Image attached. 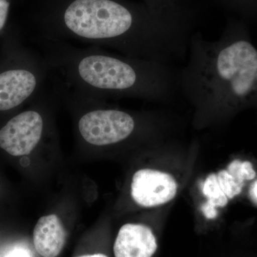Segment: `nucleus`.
Masks as SVG:
<instances>
[{
  "label": "nucleus",
  "mask_w": 257,
  "mask_h": 257,
  "mask_svg": "<svg viewBox=\"0 0 257 257\" xmlns=\"http://www.w3.org/2000/svg\"><path fill=\"white\" fill-rule=\"evenodd\" d=\"M60 16L44 25L37 41L82 42L167 65L188 52L191 36L184 27L139 20L114 0H73Z\"/></svg>",
  "instance_id": "f257e3e1"
},
{
  "label": "nucleus",
  "mask_w": 257,
  "mask_h": 257,
  "mask_svg": "<svg viewBox=\"0 0 257 257\" xmlns=\"http://www.w3.org/2000/svg\"><path fill=\"white\" fill-rule=\"evenodd\" d=\"M52 73L69 89L87 95L167 101L179 90L171 65L113 53L103 47L37 41Z\"/></svg>",
  "instance_id": "f03ea898"
},
{
  "label": "nucleus",
  "mask_w": 257,
  "mask_h": 257,
  "mask_svg": "<svg viewBox=\"0 0 257 257\" xmlns=\"http://www.w3.org/2000/svg\"><path fill=\"white\" fill-rule=\"evenodd\" d=\"M188 61L178 72L179 90L200 114L234 110L257 93V50L246 39L225 35L209 41L190 37Z\"/></svg>",
  "instance_id": "7ed1b4c3"
},
{
  "label": "nucleus",
  "mask_w": 257,
  "mask_h": 257,
  "mask_svg": "<svg viewBox=\"0 0 257 257\" xmlns=\"http://www.w3.org/2000/svg\"><path fill=\"white\" fill-rule=\"evenodd\" d=\"M52 71L41 52H27L19 65L0 72V111L35 99L47 87Z\"/></svg>",
  "instance_id": "20e7f679"
},
{
  "label": "nucleus",
  "mask_w": 257,
  "mask_h": 257,
  "mask_svg": "<svg viewBox=\"0 0 257 257\" xmlns=\"http://www.w3.org/2000/svg\"><path fill=\"white\" fill-rule=\"evenodd\" d=\"M57 99L51 77L48 85L35 98L34 107L13 116L0 128V148L12 156L30 155L43 138L47 107Z\"/></svg>",
  "instance_id": "39448f33"
},
{
  "label": "nucleus",
  "mask_w": 257,
  "mask_h": 257,
  "mask_svg": "<svg viewBox=\"0 0 257 257\" xmlns=\"http://www.w3.org/2000/svg\"><path fill=\"white\" fill-rule=\"evenodd\" d=\"M177 192V184L170 174L151 169L135 172L131 184L134 201L143 207H155L170 202Z\"/></svg>",
  "instance_id": "423d86ee"
},
{
  "label": "nucleus",
  "mask_w": 257,
  "mask_h": 257,
  "mask_svg": "<svg viewBox=\"0 0 257 257\" xmlns=\"http://www.w3.org/2000/svg\"><path fill=\"white\" fill-rule=\"evenodd\" d=\"M158 244L152 230L146 225L121 226L114 244L115 257H152Z\"/></svg>",
  "instance_id": "0eeeda50"
},
{
  "label": "nucleus",
  "mask_w": 257,
  "mask_h": 257,
  "mask_svg": "<svg viewBox=\"0 0 257 257\" xmlns=\"http://www.w3.org/2000/svg\"><path fill=\"white\" fill-rule=\"evenodd\" d=\"M67 233L58 216H42L33 231L35 249L43 257H57L63 249Z\"/></svg>",
  "instance_id": "6e6552de"
},
{
  "label": "nucleus",
  "mask_w": 257,
  "mask_h": 257,
  "mask_svg": "<svg viewBox=\"0 0 257 257\" xmlns=\"http://www.w3.org/2000/svg\"><path fill=\"white\" fill-rule=\"evenodd\" d=\"M203 193L208 199L207 204L214 207H224L228 204V197L223 192L215 174L207 177L203 186Z\"/></svg>",
  "instance_id": "1a4fd4ad"
},
{
  "label": "nucleus",
  "mask_w": 257,
  "mask_h": 257,
  "mask_svg": "<svg viewBox=\"0 0 257 257\" xmlns=\"http://www.w3.org/2000/svg\"><path fill=\"white\" fill-rule=\"evenodd\" d=\"M218 182L228 199L239 195L242 191L244 182L230 173L229 171L221 170L216 175Z\"/></svg>",
  "instance_id": "9d476101"
},
{
  "label": "nucleus",
  "mask_w": 257,
  "mask_h": 257,
  "mask_svg": "<svg viewBox=\"0 0 257 257\" xmlns=\"http://www.w3.org/2000/svg\"><path fill=\"white\" fill-rule=\"evenodd\" d=\"M227 170L243 182L251 180L256 177L252 164L248 161L234 160L228 166Z\"/></svg>",
  "instance_id": "9b49d317"
},
{
  "label": "nucleus",
  "mask_w": 257,
  "mask_h": 257,
  "mask_svg": "<svg viewBox=\"0 0 257 257\" xmlns=\"http://www.w3.org/2000/svg\"><path fill=\"white\" fill-rule=\"evenodd\" d=\"M10 4L8 0H0V32L4 29L9 14Z\"/></svg>",
  "instance_id": "f8f14e48"
},
{
  "label": "nucleus",
  "mask_w": 257,
  "mask_h": 257,
  "mask_svg": "<svg viewBox=\"0 0 257 257\" xmlns=\"http://www.w3.org/2000/svg\"><path fill=\"white\" fill-rule=\"evenodd\" d=\"M202 211L204 215L209 219H215L216 216H217V211H216V207H213L207 203L203 204Z\"/></svg>",
  "instance_id": "ddd939ff"
},
{
  "label": "nucleus",
  "mask_w": 257,
  "mask_h": 257,
  "mask_svg": "<svg viewBox=\"0 0 257 257\" xmlns=\"http://www.w3.org/2000/svg\"><path fill=\"white\" fill-rule=\"evenodd\" d=\"M5 257H31L30 251L25 248H15L5 255Z\"/></svg>",
  "instance_id": "4468645a"
},
{
  "label": "nucleus",
  "mask_w": 257,
  "mask_h": 257,
  "mask_svg": "<svg viewBox=\"0 0 257 257\" xmlns=\"http://www.w3.org/2000/svg\"><path fill=\"white\" fill-rule=\"evenodd\" d=\"M251 196L253 200L257 203V180L253 184L251 188Z\"/></svg>",
  "instance_id": "2eb2a0df"
},
{
  "label": "nucleus",
  "mask_w": 257,
  "mask_h": 257,
  "mask_svg": "<svg viewBox=\"0 0 257 257\" xmlns=\"http://www.w3.org/2000/svg\"><path fill=\"white\" fill-rule=\"evenodd\" d=\"M78 257H108L106 255L103 254V253H95V254H89V255H84V256H81Z\"/></svg>",
  "instance_id": "dca6fc26"
}]
</instances>
